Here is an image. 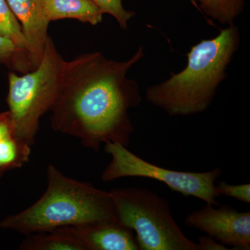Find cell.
<instances>
[{
  "instance_id": "1",
  "label": "cell",
  "mask_w": 250,
  "mask_h": 250,
  "mask_svg": "<svg viewBox=\"0 0 250 250\" xmlns=\"http://www.w3.org/2000/svg\"><path fill=\"white\" fill-rule=\"evenodd\" d=\"M144 56L141 46L122 62L100 52L65 61L59 93L50 109L52 129L80 139L95 152L103 143L129 147L134 132L129 111L141 104L142 97L139 83L127 73Z\"/></svg>"
},
{
  "instance_id": "2",
  "label": "cell",
  "mask_w": 250,
  "mask_h": 250,
  "mask_svg": "<svg viewBox=\"0 0 250 250\" xmlns=\"http://www.w3.org/2000/svg\"><path fill=\"white\" fill-rule=\"evenodd\" d=\"M240 45L241 34L234 23L221 29L215 38L202 39L188 52L187 66L147 88L146 100L171 117L204 113L226 80L229 65Z\"/></svg>"
},
{
  "instance_id": "3",
  "label": "cell",
  "mask_w": 250,
  "mask_h": 250,
  "mask_svg": "<svg viewBox=\"0 0 250 250\" xmlns=\"http://www.w3.org/2000/svg\"><path fill=\"white\" fill-rule=\"evenodd\" d=\"M47 187L36 203L4 219L0 227L23 234L96 222H119L109 191L79 182L48 166Z\"/></svg>"
},
{
  "instance_id": "4",
  "label": "cell",
  "mask_w": 250,
  "mask_h": 250,
  "mask_svg": "<svg viewBox=\"0 0 250 250\" xmlns=\"http://www.w3.org/2000/svg\"><path fill=\"white\" fill-rule=\"evenodd\" d=\"M120 223L136 233L140 250H200L179 228L170 204L149 189L110 190Z\"/></svg>"
},
{
  "instance_id": "5",
  "label": "cell",
  "mask_w": 250,
  "mask_h": 250,
  "mask_svg": "<svg viewBox=\"0 0 250 250\" xmlns=\"http://www.w3.org/2000/svg\"><path fill=\"white\" fill-rule=\"evenodd\" d=\"M64 62L48 36L39 66L22 76L10 73L6 100L14 135L31 146L35 142L41 117L50 111L58 95Z\"/></svg>"
},
{
  "instance_id": "6",
  "label": "cell",
  "mask_w": 250,
  "mask_h": 250,
  "mask_svg": "<svg viewBox=\"0 0 250 250\" xmlns=\"http://www.w3.org/2000/svg\"><path fill=\"white\" fill-rule=\"evenodd\" d=\"M104 145L111 161L102 173L103 182H113L123 177L154 179L184 196L200 199L207 205H220L217 198L220 195L215 184L223 173L220 167L202 172L170 170L144 160L120 143Z\"/></svg>"
},
{
  "instance_id": "7",
  "label": "cell",
  "mask_w": 250,
  "mask_h": 250,
  "mask_svg": "<svg viewBox=\"0 0 250 250\" xmlns=\"http://www.w3.org/2000/svg\"><path fill=\"white\" fill-rule=\"evenodd\" d=\"M184 223L233 250L250 249V212L228 205H207L188 215Z\"/></svg>"
},
{
  "instance_id": "8",
  "label": "cell",
  "mask_w": 250,
  "mask_h": 250,
  "mask_svg": "<svg viewBox=\"0 0 250 250\" xmlns=\"http://www.w3.org/2000/svg\"><path fill=\"white\" fill-rule=\"evenodd\" d=\"M22 27L31 69L41 62L45 51L47 29L50 22L45 0H6Z\"/></svg>"
},
{
  "instance_id": "9",
  "label": "cell",
  "mask_w": 250,
  "mask_h": 250,
  "mask_svg": "<svg viewBox=\"0 0 250 250\" xmlns=\"http://www.w3.org/2000/svg\"><path fill=\"white\" fill-rule=\"evenodd\" d=\"M66 228L84 250H140L134 231L120 222H96Z\"/></svg>"
},
{
  "instance_id": "10",
  "label": "cell",
  "mask_w": 250,
  "mask_h": 250,
  "mask_svg": "<svg viewBox=\"0 0 250 250\" xmlns=\"http://www.w3.org/2000/svg\"><path fill=\"white\" fill-rule=\"evenodd\" d=\"M49 21L76 19L95 26L103 22V14L92 0H45Z\"/></svg>"
},
{
  "instance_id": "11",
  "label": "cell",
  "mask_w": 250,
  "mask_h": 250,
  "mask_svg": "<svg viewBox=\"0 0 250 250\" xmlns=\"http://www.w3.org/2000/svg\"><path fill=\"white\" fill-rule=\"evenodd\" d=\"M22 250H84L66 227L31 233L20 246Z\"/></svg>"
},
{
  "instance_id": "12",
  "label": "cell",
  "mask_w": 250,
  "mask_h": 250,
  "mask_svg": "<svg viewBox=\"0 0 250 250\" xmlns=\"http://www.w3.org/2000/svg\"><path fill=\"white\" fill-rule=\"evenodd\" d=\"M31 146L14 135L0 140V177L29 161Z\"/></svg>"
},
{
  "instance_id": "13",
  "label": "cell",
  "mask_w": 250,
  "mask_h": 250,
  "mask_svg": "<svg viewBox=\"0 0 250 250\" xmlns=\"http://www.w3.org/2000/svg\"><path fill=\"white\" fill-rule=\"evenodd\" d=\"M207 17L231 24L243 13L245 0H190Z\"/></svg>"
},
{
  "instance_id": "14",
  "label": "cell",
  "mask_w": 250,
  "mask_h": 250,
  "mask_svg": "<svg viewBox=\"0 0 250 250\" xmlns=\"http://www.w3.org/2000/svg\"><path fill=\"white\" fill-rule=\"evenodd\" d=\"M0 36L9 39L18 48L27 52L22 27L6 0H0Z\"/></svg>"
},
{
  "instance_id": "15",
  "label": "cell",
  "mask_w": 250,
  "mask_h": 250,
  "mask_svg": "<svg viewBox=\"0 0 250 250\" xmlns=\"http://www.w3.org/2000/svg\"><path fill=\"white\" fill-rule=\"evenodd\" d=\"M0 62L11 65L22 73L32 70L27 52L18 48L14 42L2 36H0Z\"/></svg>"
},
{
  "instance_id": "16",
  "label": "cell",
  "mask_w": 250,
  "mask_h": 250,
  "mask_svg": "<svg viewBox=\"0 0 250 250\" xmlns=\"http://www.w3.org/2000/svg\"><path fill=\"white\" fill-rule=\"evenodd\" d=\"M103 14H109L116 20L123 30L128 29V22L136 15L134 11L125 9L122 0H92Z\"/></svg>"
},
{
  "instance_id": "17",
  "label": "cell",
  "mask_w": 250,
  "mask_h": 250,
  "mask_svg": "<svg viewBox=\"0 0 250 250\" xmlns=\"http://www.w3.org/2000/svg\"><path fill=\"white\" fill-rule=\"evenodd\" d=\"M216 189L220 196L233 197L238 201L250 203V184L231 185L222 181L216 186Z\"/></svg>"
},
{
  "instance_id": "18",
  "label": "cell",
  "mask_w": 250,
  "mask_h": 250,
  "mask_svg": "<svg viewBox=\"0 0 250 250\" xmlns=\"http://www.w3.org/2000/svg\"><path fill=\"white\" fill-rule=\"evenodd\" d=\"M11 135H14V128L9 112L0 113V140Z\"/></svg>"
},
{
  "instance_id": "19",
  "label": "cell",
  "mask_w": 250,
  "mask_h": 250,
  "mask_svg": "<svg viewBox=\"0 0 250 250\" xmlns=\"http://www.w3.org/2000/svg\"><path fill=\"white\" fill-rule=\"evenodd\" d=\"M200 247V250H229L230 248H227L222 243H218L215 241L214 238L208 236H204L199 238V243H197Z\"/></svg>"
}]
</instances>
